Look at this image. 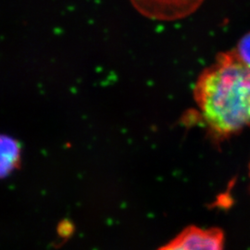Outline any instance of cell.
<instances>
[{
	"label": "cell",
	"instance_id": "cell-4",
	"mask_svg": "<svg viewBox=\"0 0 250 250\" xmlns=\"http://www.w3.org/2000/svg\"><path fill=\"white\" fill-rule=\"evenodd\" d=\"M3 146L8 153H7V157L3 158L2 168L6 169V170L9 172L14 169V167L17 165V162L19 161L20 152H19L18 145L15 143L14 140L8 137L6 139V144H3Z\"/></svg>",
	"mask_w": 250,
	"mask_h": 250
},
{
	"label": "cell",
	"instance_id": "cell-6",
	"mask_svg": "<svg viewBox=\"0 0 250 250\" xmlns=\"http://www.w3.org/2000/svg\"></svg>",
	"mask_w": 250,
	"mask_h": 250
},
{
	"label": "cell",
	"instance_id": "cell-1",
	"mask_svg": "<svg viewBox=\"0 0 250 250\" xmlns=\"http://www.w3.org/2000/svg\"><path fill=\"white\" fill-rule=\"evenodd\" d=\"M194 99L208 128L230 136L250 127V66L234 50L224 52L201 72Z\"/></svg>",
	"mask_w": 250,
	"mask_h": 250
},
{
	"label": "cell",
	"instance_id": "cell-5",
	"mask_svg": "<svg viewBox=\"0 0 250 250\" xmlns=\"http://www.w3.org/2000/svg\"><path fill=\"white\" fill-rule=\"evenodd\" d=\"M234 51L244 62L250 66V34L242 38Z\"/></svg>",
	"mask_w": 250,
	"mask_h": 250
},
{
	"label": "cell",
	"instance_id": "cell-3",
	"mask_svg": "<svg viewBox=\"0 0 250 250\" xmlns=\"http://www.w3.org/2000/svg\"><path fill=\"white\" fill-rule=\"evenodd\" d=\"M224 245L222 230L189 226L158 250H224Z\"/></svg>",
	"mask_w": 250,
	"mask_h": 250
},
{
	"label": "cell",
	"instance_id": "cell-2",
	"mask_svg": "<svg viewBox=\"0 0 250 250\" xmlns=\"http://www.w3.org/2000/svg\"><path fill=\"white\" fill-rule=\"evenodd\" d=\"M134 9L146 18L173 21L187 18L204 0H130Z\"/></svg>",
	"mask_w": 250,
	"mask_h": 250
}]
</instances>
